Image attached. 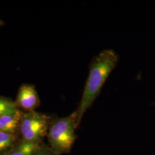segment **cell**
I'll use <instances>...</instances> for the list:
<instances>
[{"label":"cell","instance_id":"cell-6","mask_svg":"<svg viewBox=\"0 0 155 155\" xmlns=\"http://www.w3.org/2000/svg\"><path fill=\"white\" fill-rule=\"evenodd\" d=\"M39 141H24L7 155H33L40 147Z\"/></svg>","mask_w":155,"mask_h":155},{"label":"cell","instance_id":"cell-3","mask_svg":"<svg viewBox=\"0 0 155 155\" xmlns=\"http://www.w3.org/2000/svg\"><path fill=\"white\" fill-rule=\"evenodd\" d=\"M50 117L32 111L23 114L20 125V132L24 141H39L47 134Z\"/></svg>","mask_w":155,"mask_h":155},{"label":"cell","instance_id":"cell-5","mask_svg":"<svg viewBox=\"0 0 155 155\" xmlns=\"http://www.w3.org/2000/svg\"><path fill=\"white\" fill-rule=\"evenodd\" d=\"M22 116V112L18 110L15 113L1 117L0 130L14 134L20 127Z\"/></svg>","mask_w":155,"mask_h":155},{"label":"cell","instance_id":"cell-9","mask_svg":"<svg viewBox=\"0 0 155 155\" xmlns=\"http://www.w3.org/2000/svg\"><path fill=\"white\" fill-rule=\"evenodd\" d=\"M33 155H58L51 148L47 147H39Z\"/></svg>","mask_w":155,"mask_h":155},{"label":"cell","instance_id":"cell-7","mask_svg":"<svg viewBox=\"0 0 155 155\" xmlns=\"http://www.w3.org/2000/svg\"><path fill=\"white\" fill-rule=\"evenodd\" d=\"M18 110L15 102L8 98L0 97V117L15 113Z\"/></svg>","mask_w":155,"mask_h":155},{"label":"cell","instance_id":"cell-10","mask_svg":"<svg viewBox=\"0 0 155 155\" xmlns=\"http://www.w3.org/2000/svg\"><path fill=\"white\" fill-rule=\"evenodd\" d=\"M4 24V22L2 21V20L0 19V26H1L2 25H3Z\"/></svg>","mask_w":155,"mask_h":155},{"label":"cell","instance_id":"cell-4","mask_svg":"<svg viewBox=\"0 0 155 155\" xmlns=\"http://www.w3.org/2000/svg\"><path fill=\"white\" fill-rule=\"evenodd\" d=\"M17 107H20L28 111H34L40 104L39 95L33 85L23 84L18 90L16 101Z\"/></svg>","mask_w":155,"mask_h":155},{"label":"cell","instance_id":"cell-8","mask_svg":"<svg viewBox=\"0 0 155 155\" xmlns=\"http://www.w3.org/2000/svg\"><path fill=\"white\" fill-rule=\"evenodd\" d=\"M15 139L14 134L0 130V153L9 148Z\"/></svg>","mask_w":155,"mask_h":155},{"label":"cell","instance_id":"cell-2","mask_svg":"<svg viewBox=\"0 0 155 155\" xmlns=\"http://www.w3.org/2000/svg\"><path fill=\"white\" fill-rule=\"evenodd\" d=\"M78 127L77 112L68 116L58 118L50 125L47 133L51 148L57 155L68 153L77 138L75 129Z\"/></svg>","mask_w":155,"mask_h":155},{"label":"cell","instance_id":"cell-1","mask_svg":"<svg viewBox=\"0 0 155 155\" xmlns=\"http://www.w3.org/2000/svg\"><path fill=\"white\" fill-rule=\"evenodd\" d=\"M118 61L119 56L111 49L103 50L92 59L81 100L76 110L78 127L85 112L100 95L107 78L116 67Z\"/></svg>","mask_w":155,"mask_h":155}]
</instances>
